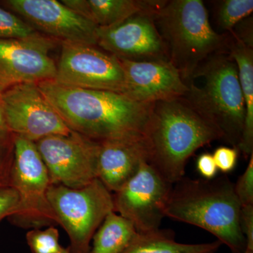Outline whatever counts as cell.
Here are the masks:
<instances>
[{
  "label": "cell",
  "instance_id": "obj_1",
  "mask_svg": "<svg viewBox=\"0 0 253 253\" xmlns=\"http://www.w3.org/2000/svg\"><path fill=\"white\" fill-rule=\"evenodd\" d=\"M68 127L98 142L146 136L154 104L138 102L122 93L38 83Z\"/></svg>",
  "mask_w": 253,
  "mask_h": 253
},
{
  "label": "cell",
  "instance_id": "obj_2",
  "mask_svg": "<svg viewBox=\"0 0 253 253\" xmlns=\"http://www.w3.org/2000/svg\"><path fill=\"white\" fill-rule=\"evenodd\" d=\"M146 137L148 163L172 185L184 177L188 161L197 150L222 140L219 129L184 98L155 103Z\"/></svg>",
  "mask_w": 253,
  "mask_h": 253
},
{
  "label": "cell",
  "instance_id": "obj_3",
  "mask_svg": "<svg viewBox=\"0 0 253 253\" xmlns=\"http://www.w3.org/2000/svg\"><path fill=\"white\" fill-rule=\"evenodd\" d=\"M241 209L228 176L211 180L184 176L173 185L166 217L204 229L231 253H244L246 241L240 228Z\"/></svg>",
  "mask_w": 253,
  "mask_h": 253
},
{
  "label": "cell",
  "instance_id": "obj_4",
  "mask_svg": "<svg viewBox=\"0 0 253 253\" xmlns=\"http://www.w3.org/2000/svg\"><path fill=\"white\" fill-rule=\"evenodd\" d=\"M155 23L169 62L186 83L209 56L227 51L229 35L213 29L201 0L165 1L155 14Z\"/></svg>",
  "mask_w": 253,
  "mask_h": 253
},
{
  "label": "cell",
  "instance_id": "obj_5",
  "mask_svg": "<svg viewBox=\"0 0 253 253\" xmlns=\"http://www.w3.org/2000/svg\"><path fill=\"white\" fill-rule=\"evenodd\" d=\"M187 84L182 98L219 129L222 140L238 149L246 111L235 61L227 51L211 55Z\"/></svg>",
  "mask_w": 253,
  "mask_h": 253
},
{
  "label": "cell",
  "instance_id": "obj_6",
  "mask_svg": "<svg viewBox=\"0 0 253 253\" xmlns=\"http://www.w3.org/2000/svg\"><path fill=\"white\" fill-rule=\"evenodd\" d=\"M47 199L58 224L70 239L71 253H89L96 230L115 211L112 193L99 179L79 189L51 184Z\"/></svg>",
  "mask_w": 253,
  "mask_h": 253
},
{
  "label": "cell",
  "instance_id": "obj_7",
  "mask_svg": "<svg viewBox=\"0 0 253 253\" xmlns=\"http://www.w3.org/2000/svg\"><path fill=\"white\" fill-rule=\"evenodd\" d=\"M51 183L36 144L14 134V161L10 185L17 191L19 206L11 217L23 229H42L58 224L48 201Z\"/></svg>",
  "mask_w": 253,
  "mask_h": 253
},
{
  "label": "cell",
  "instance_id": "obj_8",
  "mask_svg": "<svg viewBox=\"0 0 253 253\" xmlns=\"http://www.w3.org/2000/svg\"><path fill=\"white\" fill-rule=\"evenodd\" d=\"M54 81L64 85L124 94L126 79L116 56L97 46L62 42Z\"/></svg>",
  "mask_w": 253,
  "mask_h": 253
},
{
  "label": "cell",
  "instance_id": "obj_9",
  "mask_svg": "<svg viewBox=\"0 0 253 253\" xmlns=\"http://www.w3.org/2000/svg\"><path fill=\"white\" fill-rule=\"evenodd\" d=\"M35 144L51 184L79 189L97 179L98 141L73 131L46 136Z\"/></svg>",
  "mask_w": 253,
  "mask_h": 253
},
{
  "label": "cell",
  "instance_id": "obj_10",
  "mask_svg": "<svg viewBox=\"0 0 253 253\" xmlns=\"http://www.w3.org/2000/svg\"><path fill=\"white\" fill-rule=\"evenodd\" d=\"M173 185L148 163L113 196L115 212L130 221L139 234L158 230L166 217Z\"/></svg>",
  "mask_w": 253,
  "mask_h": 253
},
{
  "label": "cell",
  "instance_id": "obj_11",
  "mask_svg": "<svg viewBox=\"0 0 253 253\" xmlns=\"http://www.w3.org/2000/svg\"><path fill=\"white\" fill-rule=\"evenodd\" d=\"M5 117L14 135L36 142L73 132L36 83H23L1 93Z\"/></svg>",
  "mask_w": 253,
  "mask_h": 253
},
{
  "label": "cell",
  "instance_id": "obj_12",
  "mask_svg": "<svg viewBox=\"0 0 253 253\" xmlns=\"http://www.w3.org/2000/svg\"><path fill=\"white\" fill-rule=\"evenodd\" d=\"M0 6L17 15L43 36L60 42L96 46L94 24L56 0H2Z\"/></svg>",
  "mask_w": 253,
  "mask_h": 253
},
{
  "label": "cell",
  "instance_id": "obj_13",
  "mask_svg": "<svg viewBox=\"0 0 253 253\" xmlns=\"http://www.w3.org/2000/svg\"><path fill=\"white\" fill-rule=\"evenodd\" d=\"M61 44L44 36L0 40V93L23 83L54 81L56 62L51 51Z\"/></svg>",
  "mask_w": 253,
  "mask_h": 253
},
{
  "label": "cell",
  "instance_id": "obj_14",
  "mask_svg": "<svg viewBox=\"0 0 253 253\" xmlns=\"http://www.w3.org/2000/svg\"><path fill=\"white\" fill-rule=\"evenodd\" d=\"M156 11L139 13L108 28H97L96 46L118 59L133 61H169L155 23Z\"/></svg>",
  "mask_w": 253,
  "mask_h": 253
},
{
  "label": "cell",
  "instance_id": "obj_15",
  "mask_svg": "<svg viewBox=\"0 0 253 253\" xmlns=\"http://www.w3.org/2000/svg\"><path fill=\"white\" fill-rule=\"evenodd\" d=\"M118 60L126 79L124 94L131 99L154 104L184 97L189 90L187 83L169 61Z\"/></svg>",
  "mask_w": 253,
  "mask_h": 253
},
{
  "label": "cell",
  "instance_id": "obj_16",
  "mask_svg": "<svg viewBox=\"0 0 253 253\" xmlns=\"http://www.w3.org/2000/svg\"><path fill=\"white\" fill-rule=\"evenodd\" d=\"M149 147L146 136L112 139L99 142L97 179L112 192H117L149 163Z\"/></svg>",
  "mask_w": 253,
  "mask_h": 253
},
{
  "label": "cell",
  "instance_id": "obj_17",
  "mask_svg": "<svg viewBox=\"0 0 253 253\" xmlns=\"http://www.w3.org/2000/svg\"><path fill=\"white\" fill-rule=\"evenodd\" d=\"M61 2L97 28H108L134 15L157 11L163 0H61Z\"/></svg>",
  "mask_w": 253,
  "mask_h": 253
},
{
  "label": "cell",
  "instance_id": "obj_18",
  "mask_svg": "<svg viewBox=\"0 0 253 253\" xmlns=\"http://www.w3.org/2000/svg\"><path fill=\"white\" fill-rule=\"evenodd\" d=\"M228 35L227 52L237 65L246 111L244 130L238 149L248 158L253 153V48L246 45L232 33Z\"/></svg>",
  "mask_w": 253,
  "mask_h": 253
},
{
  "label": "cell",
  "instance_id": "obj_19",
  "mask_svg": "<svg viewBox=\"0 0 253 253\" xmlns=\"http://www.w3.org/2000/svg\"><path fill=\"white\" fill-rule=\"evenodd\" d=\"M221 243L215 241L204 244L176 242L172 231L158 229L139 234L123 253H216Z\"/></svg>",
  "mask_w": 253,
  "mask_h": 253
},
{
  "label": "cell",
  "instance_id": "obj_20",
  "mask_svg": "<svg viewBox=\"0 0 253 253\" xmlns=\"http://www.w3.org/2000/svg\"><path fill=\"white\" fill-rule=\"evenodd\" d=\"M137 234L130 221L113 211L93 236L89 253H123Z\"/></svg>",
  "mask_w": 253,
  "mask_h": 253
},
{
  "label": "cell",
  "instance_id": "obj_21",
  "mask_svg": "<svg viewBox=\"0 0 253 253\" xmlns=\"http://www.w3.org/2000/svg\"><path fill=\"white\" fill-rule=\"evenodd\" d=\"M217 3L216 20L218 26L229 34L238 23L249 17L253 11V0H223Z\"/></svg>",
  "mask_w": 253,
  "mask_h": 253
},
{
  "label": "cell",
  "instance_id": "obj_22",
  "mask_svg": "<svg viewBox=\"0 0 253 253\" xmlns=\"http://www.w3.org/2000/svg\"><path fill=\"white\" fill-rule=\"evenodd\" d=\"M43 36L17 15L0 6V40L28 39Z\"/></svg>",
  "mask_w": 253,
  "mask_h": 253
},
{
  "label": "cell",
  "instance_id": "obj_23",
  "mask_svg": "<svg viewBox=\"0 0 253 253\" xmlns=\"http://www.w3.org/2000/svg\"><path fill=\"white\" fill-rule=\"evenodd\" d=\"M26 241L32 253H61L59 230L54 226L45 229H33L28 231Z\"/></svg>",
  "mask_w": 253,
  "mask_h": 253
},
{
  "label": "cell",
  "instance_id": "obj_24",
  "mask_svg": "<svg viewBox=\"0 0 253 253\" xmlns=\"http://www.w3.org/2000/svg\"><path fill=\"white\" fill-rule=\"evenodd\" d=\"M234 192L241 207L253 205V153L246 170L234 184Z\"/></svg>",
  "mask_w": 253,
  "mask_h": 253
},
{
  "label": "cell",
  "instance_id": "obj_25",
  "mask_svg": "<svg viewBox=\"0 0 253 253\" xmlns=\"http://www.w3.org/2000/svg\"><path fill=\"white\" fill-rule=\"evenodd\" d=\"M14 161V136L9 140H0V186L10 185Z\"/></svg>",
  "mask_w": 253,
  "mask_h": 253
},
{
  "label": "cell",
  "instance_id": "obj_26",
  "mask_svg": "<svg viewBox=\"0 0 253 253\" xmlns=\"http://www.w3.org/2000/svg\"><path fill=\"white\" fill-rule=\"evenodd\" d=\"M239 151L234 147L220 146L214 150L212 154L218 170L224 174L234 170L237 163Z\"/></svg>",
  "mask_w": 253,
  "mask_h": 253
},
{
  "label": "cell",
  "instance_id": "obj_27",
  "mask_svg": "<svg viewBox=\"0 0 253 253\" xmlns=\"http://www.w3.org/2000/svg\"><path fill=\"white\" fill-rule=\"evenodd\" d=\"M19 197L12 186H0V221L11 217L17 212Z\"/></svg>",
  "mask_w": 253,
  "mask_h": 253
},
{
  "label": "cell",
  "instance_id": "obj_28",
  "mask_svg": "<svg viewBox=\"0 0 253 253\" xmlns=\"http://www.w3.org/2000/svg\"><path fill=\"white\" fill-rule=\"evenodd\" d=\"M240 228L246 241V249L253 251V205L241 207L240 212Z\"/></svg>",
  "mask_w": 253,
  "mask_h": 253
},
{
  "label": "cell",
  "instance_id": "obj_29",
  "mask_svg": "<svg viewBox=\"0 0 253 253\" xmlns=\"http://www.w3.org/2000/svg\"><path fill=\"white\" fill-rule=\"evenodd\" d=\"M196 169L203 179L211 180L215 178L218 169L212 154L204 153L200 155L196 161Z\"/></svg>",
  "mask_w": 253,
  "mask_h": 253
},
{
  "label": "cell",
  "instance_id": "obj_30",
  "mask_svg": "<svg viewBox=\"0 0 253 253\" xmlns=\"http://www.w3.org/2000/svg\"><path fill=\"white\" fill-rule=\"evenodd\" d=\"M249 17L238 23L231 33L246 45L253 48V20Z\"/></svg>",
  "mask_w": 253,
  "mask_h": 253
},
{
  "label": "cell",
  "instance_id": "obj_31",
  "mask_svg": "<svg viewBox=\"0 0 253 253\" xmlns=\"http://www.w3.org/2000/svg\"><path fill=\"white\" fill-rule=\"evenodd\" d=\"M14 134L10 131L5 117L4 106H3L1 95L0 93V140L11 139Z\"/></svg>",
  "mask_w": 253,
  "mask_h": 253
},
{
  "label": "cell",
  "instance_id": "obj_32",
  "mask_svg": "<svg viewBox=\"0 0 253 253\" xmlns=\"http://www.w3.org/2000/svg\"><path fill=\"white\" fill-rule=\"evenodd\" d=\"M61 253H70V251H68V248L67 249H65V248H63L62 252Z\"/></svg>",
  "mask_w": 253,
  "mask_h": 253
},
{
  "label": "cell",
  "instance_id": "obj_33",
  "mask_svg": "<svg viewBox=\"0 0 253 253\" xmlns=\"http://www.w3.org/2000/svg\"><path fill=\"white\" fill-rule=\"evenodd\" d=\"M244 253H253V251H248V250H246V251H245V252Z\"/></svg>",
  "mask_w": 253,
  "mask_h": 253
}]
</instances>
